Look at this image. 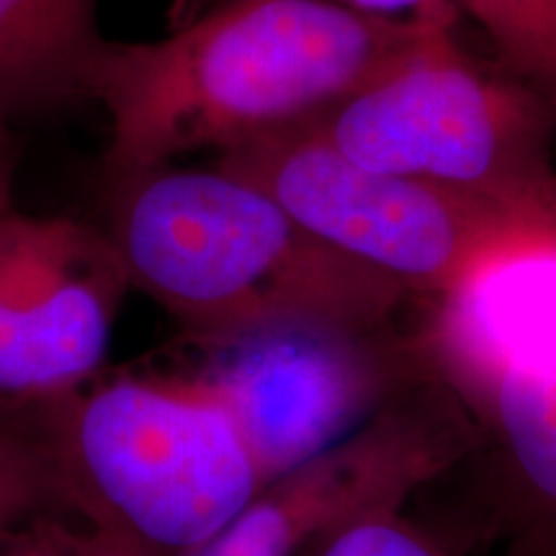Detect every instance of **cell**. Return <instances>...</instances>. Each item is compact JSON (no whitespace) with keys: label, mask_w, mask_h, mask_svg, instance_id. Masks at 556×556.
Listing matches in <instances>:
<instances>
[{"label":"cell","mask_w":556,"mask_h":556,"mask_svg":"<svg viewBox=\"0 0 556 556\" xmlns=\"http://www.w3.org/2000/svg\"><path fill=\"white\" fill-rule=\"evenodd\" d=\"M430 307L420 348L484 430L523 556H556V197Z\"/></svg>","instance_id":"277c9868"},{"label":"cell","mask_w":556,"mask_h":556,"mask_svg":"<svg viewBox=\"0 0 556 556\" xmlns=\"http://www.w3.org/2000/svg\"><path fill=\"white\" fill-rule=\"evenodd\" d=\"M101 39L96 0H0V116L83 101V70Z\"/></svg>","instance_id":"30bf717a"},{"label":"cell","mask_w":556,"mask_h":556,"mask_svg":"<svg viewBox=\"0 0 556 556\" xmlns=\"http://www.w3.org/2000/svg\"><path fill=\"white\" fill-rule=\"evenodd\" d=\"M18 170V142L13 137L11 122L0 116V219L11 212L13 206V184H16Z\"/></svg>","instance_id":"9a60e30c"},{"label":"cell","mask_w":556,"mask_h":556,"mask_svg":"<svg viewBox=\"0 0 556 556\" xmlns=\"http://www.w3.org/2000/svg\"><path fill=\"white\" fill-rule=\"evenodd\" d=\"M371 330L289 319L208 338L212 389L263 484L328 454L387 407L389 368Z\"/></svg>","instance_id":"52a82bcc"},{"label":"cell","mask_w":556,"mask_h":556,"mask_svg":"<svg viewBox=\"0 0 556 556\" xmlns=\"http://www.w3.org/2000/svg\"><path fill=\"white\" fill-rule=\"evenodd\" d=\"M80 556H124V554H119V552H114V548L99 544V541H93L88 552H83Z\"/></svg>","instance_id":"2e32d148"},{"label":"cell","mask_w":556,"mask_h":556,"mask_svg":"<svg viewBox=\"0 0 556 556\" xmlns=\"http://www.w3.org/2000/svg\"><path fill=\"white\" fill-rule=\"evenodd\" d=\"M307 556H448L433 539L400 518V510L374 513L332 533Z\"/></svg>","instance_id":"4fadbf2b"},{"label":"cell","mask_w":556,"mask_h":556,"mask_svg":"<svg viewBox=\"0 0 556 556\" xmlns=\"http://www.w3.org/2000/svg\"><path fill=\"white\" fill-rule=\"evenodd\" d=\"M336 3L381 18H417L456 9V0H336Z\"/></svg>","instance_id":"5bb4252c"},{"label":"cell","mask_w":556,"mask_h":556,"mask_svg":"<svg viewBox=\"0 0 556 556\" xmlns=\"http://www.w3.org/2000/svg\"><path fill=\"white\" fill-rule=\"evenodd\" d=\"M492 41L505 73L556 109V0H456Z\"/></svg>","instance_id":"7c38bea8"},{"label":"cell","mask_w":556,"mask_h":556,"mask_svg":"<svg viewBox=\"0 0 556 556\" xmlns=\"http://www.w3.org/2000/svg\"><path fill=\"white\" fill-rule=\"evenodd\" d=\"M109 184V238L129 287L204 340L289 319L377 330L405 296L219 165H160Z\"/></svg>","instance_id":"7a4b0ae2"},{"label":"cell","mask_w":556,"mask_h":556,"mask_svg":"<svg viewBox=\"0 0 556 556\" xmlns=\"http://www.w3.org/2000/svg\"><path fill=\"white\" fill-rule=\"evenodd\" d=\"M70 513L52 451L29 422L0 417V554Z\"/></svg>","instance_id":"8fae6325"},{"label":"cell","mask_w":556,"mask_h":556,"mask_svg":"<svg viewBox=\"0 0 556 556\" xmlns=\"http://www.w3.org/2000/svg\"><path fill=\"white\" fill-rule=\"evenodd\" d=\"M9 552H11V548H9ZM9 552H3L0 556H9ZM11 556H41V554H39V552H31V548H29V552H24V554H11Z\"/></svg>","instance_id":"e0dca14e"},{"label":"cell","mask_w":556,"mask_h":556,"mask_svg":"<svg viewBox=\"0 0 556 556\" xmlns=\"http://www.w3.org/2000/svg\"><path fill=\"white\" fill-rule=\"evenodd\" d=\"M31 409L70 513L124 556L197 554L266 486L199 377H116Z\"/></svg>","instance_id":"3957f363"},{"label":"cell","mask_w":556,"mask_h":556,"mask_svg":"<svg viewBox=\"0 0 556 556\" xmlns=\"http://www.w3.org/2000/svg\"><path fill=\"white\" fill-rule=\"evenodd\" d=\"M464 417L387 405L328 454L263 486L191 556H307L332 533L402 500L462 454Z\"/></svg>","instance_id":"9c48e42d"},{"label":"cell","mask_w":556,"mask_h":556,"mask_svg":"<svg viewBox=\"0 0 556 556\" xmlns=\"http://www.w3.org/2000/svg\"><path fill=\"white\" fill-rule=\"evenodd\" d=\"M219 168L261 186L312 238L405 294H448L544 212L552 191L507 201L353 163L312 124L219 152Z\"/></svg>","instance_id":"8992f818"},{"label":"cell","mask_w":556,"mask_h":556,"mask_svg":"<svg viewBox=\"0 0 556 556\" xmlns=\"http://www.w3.org/2000/svg\"><path fill=\"white\" fill-rule=\"evenodd\" d=\"M127 289L109 232L11 208L0 219V409L86 387L106 361Z\"/></svg>","instance_id":"ba28073f"},{"label":"cell","mask_w":556,"mask_h":556,"mask_svg":"<svg viewBox=\"0 0 556 556\" xmlns=\"http://www.w3.org/2000/svg\"><path fill=\"white\" fill-rule=\"evenodd\" d=\"M448 13L458 9L381 18L336 0H225L165 39H101L83 70V99L109 116L106 176L317 119L397 65Z\"/></svg>","instance_id":"6da1fadb"},{"label":"cell","mask_w":556,"mask_h":556,"mask_svg":"<svg viewBox=\"0 0 556 556\" xmlns=\"http://www.w3.org/2000/svg\"><path fill=\"white\" fill-rule=\"evenodd\" d=\"M435 18L397 65L309 124L353 163L484 197L528 201L556 186V109L484 73Z\"/></svg>","instance_id":"5b68a950"}]
</instances>
